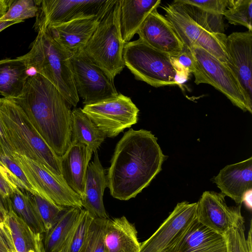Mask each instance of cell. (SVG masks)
Segmentation results:
<instances>
[{"mask_svg": "<svg viewBox=\"0 0 252 252\" xmlns=\"http://www.w3.org/2000/svg\"><path fill=\"white\" fill-rule=\"evenodd\" d=\"M107 12L52 25L47 29L54 41L72 56L82 50Z\"/></svg>", "mask_w": 252, "mask_h": 252, "instance_id": "17", "label": "cell"}, {"mask_svg": "<svg viewBox=\"0 0 252 252\" xmlns=\"http://www.w3.org/2000/svg\"><path fill=\"white\" fill-rule=\"evenodd\" d=\"M94 154V159L89 163L87 171L84 193L80 197L81 204L94 219H109L103 200L107 187L106 174L97 152Z\"/></svg>", "mask_w": 252, "mask_h": 252, "instance_id": "19", "label": "cell"}, {"mask_svg": "<svg viewBox=\"0 0 252 252\" xmlns=\"http://www.w3.org/2000/svg\"><path fill=\"white\" fill-rule=\"evenodd\" d=\"M14 0H0V18L7 11Z\"/></svg>", "mask_w": 252, "mask_h": 252, "instance_id": "42", "label": "cell"}, {"mask_svg": "<svg viewBox=\"0 0 252 252\" xmlns=\"http://www.w3.org/2000/svg\"><path fill=\"white\" fill-rule=\"evenodd\" d=\"M28 194L44 226L45 232L52 227L62 213L68 208L57 205L37 193L33 194L28 191Z\"/></svg>", "mask_w": 252, "mask_h": 252, "instance_id": "32", "label": "cell"}, {"mask_svg": "<svg viewBox=\"0 0 252 252\" xmlns=\"http://www.w3.org/2000/svg\"><path fill=\"white\" fill-rule=\"evenodd\" d=\"M229 67L237 78L249 104L252 107V31L234 32L227 36Z\"/></svg>", "mask_w": 252, "mask_h": 252, "instance_id": "15", "label": "cell"}, {"mask_svg": "<svg viewBox=\"0 0 252 252\" xmlns=\"http://www.w3.org/2000/svg\"><path fill=\"white\" fill-rule=\"evenodd\" d=\"M245 202V204L246 205L247 207L248 208V209L251 210L252 209V190L249 191L248 193H246L245 195L244 199L243 202Z\"/></svg>", "mask_w": 252, "mask_h": 252, "instance_id": "45", "label": "cell"}, {"mask_svg": "<svg viewBox=\"0 0 252 252\" xmlns=\"http://www.w3.org/2000/svg\"><path fill=\"white\" fill-rule=\"evenodd\" d=\"M109 219H94L78 252H104V238Z\"/></svg>", "mask_w": 252, "mask_h": 252, "instance_id": "34", "label": "cell"}, {"mask_svg": "<svg viewBox=\"0 0 252 252\" xmlns=\"http://www.w3.org/2000/svg\"><path fill=\"white\" fill-rule=\"evenodd\" d=\"M13 158L40 195L60 206L82 208L80 196L69 188L62 177L24 156L15 153Z\"/></svg>", "mask_w": 252, "mask_h": 252, "instance_id": "10", "label": "cell"}, {"mask_svg": "<svg viewBox=\"0 0 252 252\" xmlns=\"http://www.w3.org/2000/svg\"><path fill=\"white\" fill-rule=\"evenodd\" d=\"M137 34L147 44L170 57L178 56L184 47L171 23L157 8L147 16Z\"/></svg>", "mask_w": 252, "mask_h": 252, "instance_id": "16", "label": "cell"}, {"mask_svg": "<svg viewBox=\"0 0 252 252\" xmlns=\"http://www.w3.org/2000/svg\"><path fill=\"white\" fill-rule=\"evenodd\" d=\"M30 51L15 59L23 63L29 76L38 73L51 82L67 103L79 101L72 73L71 56L53 39L47 28H40Z\"/></svg>", "mask_w": 252, "mask_h": 252, "instance_id": "3", "label": "cell"}, {"mask_svg": "<svg viewBox=\"0 0 252 252\" xmlns=\"http://www.w3.org/2000/svg\"><path fill=\"white\" fill-rule=\"evenodd\" d=\"M119 26L125 44L130 41L150 12L158 8L160 0H119Z\"/></svg>", "mask_w": 252, "mask_h": 252, "instance_id": "23", "label": "cell"}, {"mask_svg": "<svg viewBox=\"0 0 252 252\" xmlns=\"http://www.w3.org/2000/svg\"><path fill=\"white\" fill-rule=\"evenodd\" d=\"M223 16L230 24L242 25L252 31V0H229Z\"/></svg>", "mask_w": 252, "mask_h": 252, "instance_id": "33", "label": "cell"}, {"mask_svg": "<svg viewBox=\"0 0 252 252\" xmlns=\"http://www.w3.org/2000/svg\"><path fill=\"white\" fill-rule=\"evenodd\" d=\"M197 203H178L156 232L141 243L139 252H170L196 218Z\"/></svg>", "mask_w": 252, "mask_h": 252, "instance_id": "13", "label": "cell"}, {"mask_svg": "<svg viewBox=\"0 0 252 252\" xmlns=\"http://www.w3.org/2000/svg\"><path fill=\"white\" fill-rule=\"evenodd\" d=\"M21 22H22V21H0V32L11 25Z\"/></svg>", "mask_w": 252, "mask_h": 252, "instance_id": "44", "label": "cell"}, {"mask_svg": "<svg viewBox=\"0 0 252 252\" xmlns=\"http://www.w3.org/2000/svg\"><path fill=\"white\" fill-rule=\"evenodd\" d=\"M9 252H16L15 250H14L13 249H9ZM35 252L31 251V252Z\"/></svg>", "mask_w": 252, "mask_h": 252, "instance_id": "47", "label": "cell"}, {"mask_svg": "<svg viewBox=\"0 0 252 252\" xmlns=\"http://www.w3.org/2000/svg\"><path fill=\"white\" fill-rule=\"evenodd\" d=\"M93 153L86 145L71 144L60 157L62 176L80 197L84 193L87 171Z\"/></svg>", "mask_w": 252, "mask_h": 252, "instance_id": "21", "label": "cell"}, {"mask_svg": "<svg viewBox=\"0 0 252 252\" xmlns=\"http://www.w3.org/2000/svg\"><path fill=\"white\" fill-rule=\"evenodd\" d=\"M191 50L196 63L194 83L208 84L224 94L233 105L243 111L252 113L244 91L234 72L224 63L202 48L192 46Z\"/></svg>", "mask_w": 252, "mask_h": 252, "instance_id": "7", "label": "cell"}, {"mask_svg": "<svg viewBox=\"0 0 252 252\" xmlns=\"http://www.w3.org/2000/svg\"><path fill=\"white\" fill-rule=\"evenodd\" d=\"M0 153L9 157H13L14 149L3 127L0 119Z\"/></svg>", "mask_w": 252, "mask_h": 252, "instance_id": "39", "label": "cell"}, {"mask_svg": "<svg viewBox=\"0 0 252 252\" xmlns=\"http://www.w3.org/2000/svg\"><path fill=\"white\" fill-rule=\"evenodd\" d=\"M176 1L194 22L206 31L213 33H223L224 25L222 15L207 11L184 0H176Z\"/></svg>", "mask_w": 252, "mask_h": 252, "instance_id": "29", "label": "cell"}, {"mask_svg": "<svg viewBox=\"0 0 252 252\" xmlns=\"http://www.w3.org/2000/svg\"><path fill=\"white\" fill-rule=\"evenodd\" d=\"M186 2L207 11L222 15L226 10L229 0H184Z\"/></svg>", "mask_w": 252, "mask_h": 252, "instance_id": "38", "label": "cell"}, {"mask_svg": "<svg viewBox=\"0 0 252 252\" xmlns=\"http://www.w3.org/2000/svg\"><path fill=\"white\" fill-rule=\"evenodd\" d=\"M212 179L221 193L242 204L246 193L252 189V157L225 166Z\"/></svg>", "mask_w": 252, "mask_h": 252, "instance_id": "18", "label": "cell"}, {"mask_svg": "<svg viewBox=\"0 0 252 252\" xmlns=\"http://www.w3.org/2000/svg\"><path fill=\"white\" fill-rule=\"evenodd\" d=\"M119 14V0H116L81 51L113 80L125 67Z\"/></svg>", "mask_w": 252, "mask_h": 252, "instance_id": "5", "label": "cell"}, {"mask_svg": "<svg viewBox=\"0 0 252 252\" xmlns=\"http://www.w3.org/2000/svg\"><path fill=\"white\" fill-rule=\"evenodd\" d=\"M116 0H35L38 10L35 29L77 19L95 16L107 12Z\"/></svg>", "mask_w": 252, "mask_h": 252, "instance_id": "11", "label": "cell"}, {"mask_svg": "<svg viewBox=\"0 0 252 252\" xmlns=\"http://www.w3.org/2000/svg\"><path fill=\"white\" fill-rule=\"evenodd\" d=\"M170 252H226L225 237L195 218Z\"/></svg>", "mask_w": 252, "mask_h": 252, "instance_id": "22", "label": "cell"}, {"mask_svg": "<svg viewBox=\"0 0 252 252\" xmlns=\"http://www.w3.org/2000/svg\"><path fill=\"white\" fill-rule=\"evenodd\" d=\"M225 196L221 193L204 191L196 202L195 214L199 222L222 235L242 216L241 204L228 206Z\"/></svg>", "mask_w": 252, "mask_h": 252, "instance_id": "14", "label": "cell"}, {"mask_svg": "<svg viewBox=\"0 0 252 252\" xmlns=\"http://www.w3.org/2000/svg\"><path fill=\"white\" fill-rule=\"evenodd\" d=\"M8 209L7 198L0 193V223L3 221Z\"/></svg>", "mask_w": 252, "mask_h": 252, "instance_id": "41", "label": "cell"}, {"mask_svg": "<svg viewBox=\"0 0 252 252\" xmlns=\"http://www.w3.org/2000/svg\"><path fill=\"white\" fill-rule=\"evenodd\" d=\"M38 10L35 0H14L0 21H19L35 17Z\"/></svg>", "mask_w": 252, "mask_h": 252, "instance_id": "36", "label": "cell"}, {"mask_svg": "<svg viewBox=\"0 0 252 252\" xmlns=\"http://www.w3.org/2000/svg\"><path fill=\"white\" fill-rule=\"evenodd\" d=\"M82 208L68 207L62 213L52 227L44 234L45 252H58L65 241Z\"/></svg>", "mask_w": 252, "mask_h": 252, "instance_id": "27", "label": "cell"}, {"mask_svg": "<svg viewBox=\"0 0 252 252\" xmlns=\"http://www.w3.org/2000/svg\"><path fill=\"white\" fill-rule=\"evenodd\" d=\"M14 189L0 171V193L1 195L5 198H7Z\"/></svg>", "mask_w": 252, "mask_h": 252, "instance_id": "40", "label": "cell"}, {"mask_svg": "<svg viewBox=\"0 0 252 252\" xmlns=\"http://www.w3.org/2000/svg\"><path fill=\"white\" fill-rule=\"evenodd\" d=\"M104 252H139L141 243L134 225L125 216L108 220L104 238Z\"/></svg>", "mask_w": 252, "mask_h": 252, "instance_id": "24", "label": "cell"}, {"mask_svg": "<svg viewBox=\"0 0 252 252\" xmlns=\"http://www.w3.org/2000/svg\"><path fill=\"white\" fill-rule=\"evenodd\" d=\"M13 99L47 144L62 157L71 145L72 110L57 88L36 73L28 78L21 94Z\"/></svg>", "mask_w": 252, "mask_h": 252, "instance_id": "2", "label": "cell"}, {"mask_svg": "<svg viewBox=\"0 0 252 252\" xmlns=\"http://www.w3.org/2000/svg\"><path fill=\"white\" fill-rule=\"evenodd\" d=\"M158 138L145 129L130 128L117 143L106 174L111 196L118 200L135 197L162 170L166 159Z\"/></svg>", "mask_w": 252, "mask_h": 252, "instance_id": "1", "label": "cell"}, {"mask_svg": "<svg viewBox=\"0 0 252 252\" xmlns=\"http://www.w3.org/2000/svg\"><path fill=\"white\" fill-rule=\"evenodd\" d=\"M171 61L176 70L175 80L180 87L188 79L190 74L194 76L196 74L195 61L189 48L184 46L182 52L177 57H171Z\"/></svg>", "mask_w": 252, "mask_h": 252, "instance_id": "35", "label": "cell"}, {"mask_svg": "<svg viewBox=\"0 0 252 252\" xmlns=\"http://www.w3.org/2000/svg\"><path fill=\"white\" fill-rule=\"evenodd\" d=\"M123 58L125 66L138 80L156 88L177 85L169 55L140 38L124 44Z\"/></svg>", "mask_w": 252, "mask_h": 252, "instance_id": "6", "label": "cell"}, {"mask_svg": "<svg viewBox=\"0 0 252 252\" xmlns=\"http://www.w3.org/2000/svg\"><path fill=\"white\" fill-rule=\"evenodd\" d=\"M75 86L85 105L115 96L118 93L111 79L81 52L71 57Z\"/></svg>", "mask_w": 252, "mask_h": 252, "instance_id": "12", "label": "cell"}, {"mask_svg": "<svg viewBox=\"0 0 252 252\" xmlns=\"http://www.w3.org/2000/svg\"><path fill=\"white\" fill-rule=\"evenodd\" d=\"M245 220L242 216L224 234L226 252H250L245 235Z\"/></svg>", "mask_w": 252, "mask_h": 252, "instance_id": "37", "label": "cell"}, {"mask_svg": "<svg viewBox=\"0 0 252 252\" xmlns=\"http://www.w3.org/2000/svg\"><path fill=\"white\" fill-rule=\"evenodd\" d=\"M83 112L106 137L114 138L138 121L139 110L131 98L122 94L85 105Z\"/></svg>", "mask_w": 252, "mask_h": 252, "instance_id": "9", "label": "cell"}, {"mask_svg": "<svg viewBox=\"0 0 252 252\" xmlns=\"http://www.w3.org/2000/svg\"><path fill=\"white\" fill-rule=\"evenodd\" d=\"M8 209L0 223V231L9 249L17 252H45L43 234L35 233L8 204Z\"/></svg>", "mask_w": 252, "mask_h": 252, "instance_id": "20", "label": "cell"}, {"mask_svg": "<svg viewBox=\"0 0 252 252\" xmlns=\"http://www.w3.org/2000/svg\"><path fill=\"white\" fill-rule=\"evenodd\" d=\"M93 220L86 210L82 209L65 241L58 252H78L87 237Z\"/></svg>", "mask_w": 252, "mask_h": 252, "instance_id": "31", "label": "cell"}, {"mask_svg": "<svg viewBox=\"0 0 252 252\" xmlns=\"http://www.w3.org/2000/svg\"><path fill=\"white\" fill-rule=\"evenodd\" d=\"M29 75L25 64L14 59L0 61V94L14 99L22 94Z\"/></svg>", "mask_w": 252, "mask_h": 252, "instance_id": "26", "label": "cell"}, {"mask_svg": "<svg viewBox=\"0 0 252 252\" xmlns=\"http://www.w3.org/2000/svg\"><path fill=\"white\" fill-rule=\"evenodd\" d=\"M246 243L250 252H252V221H251L250 230L249 231L248 238L246 239Z\"/></svg>", "mask_w": 252, "mask_h": 252, "instance_id": "46", "label": "cell"}, {"mask_svg": "<svg viewBox=\"0 0 252 252\" xmlns=\"http://www.w3.org/2000/svg\"><path fill=\"white\" fill-rule=\"evenodd\" d=\"M0 171L14 189H25L37 193L13 157L0 153Z\"/></svg>", "mask_w": 252, "mask_h": 252, "instance_id": "30", "label": "cell"}, {"mask_svg": "<svg viewBox=\"0 0 252 252\" xmlns=\"http://www.w3.org/2000/svg\"><path fill=\"white\" fill-rule=\"evenodd\" d=\"M106 137L81 108L72 110L71 144L86 145L94 153L97 152Z\"/></svg>", "mask_w": 252, "mask_h": 252, "instance_id": "25", "label": "cell"}, {"mask_svg": "<svg viewBox=\"0 0 252 252\" xmlns=\"http://www.w3.org/2000/svg\"><path fill=\"white\" fill-rule=\"evenodd\" d=\"M8 204L15 214L36 233H45L44 226L32 206L28 190L16 189L7 197Z\"/></svg>", "mask_w": 252, "mask_h": 252, "instance_id": "28", "label": "cell"}, {"mask_svg": "<svg viewBox=\"0 0 252 252\" xmlns=\"http://www.w3.org/2000/svg\"><path fill=\"white\" fill-rule=\"evenodd\" d=\"M0 119L15 153L62 177L60 157L47 144L22 108L11 98H0Z\"/></svg>", "mask_w": 252, "mask_h": 252, "instance_id": "4", "label": "cell"}, {"mask_svg": "<svg viewBox=\"0 0 252 252\" xmlns=\"http://www.w3.org/2000/svg\"><path fill=\"white\" fill-rule=\"evenodd\" d=\"M0 252H9L7 244L0 229Z\"/></svg>", "mask_w": 252, "mask_h": 252, "instance_id": "43", "label": "cell"}, {"mask_svg": "<svg viewBox=\"0 0 252 252\" xmlns=\"http://www.w3.org/2000/svg\"><path fill=\"white\" fill-rule=\"evenodd\" d=\"M161 8L185 46L190 49L193 45L198 46L221 62L227 64L229 63L225 34L210 32L202 28L186 14L176 0Z\"/></svg>", "mask_w": 252, "mask_h": 252, "instance_id": "8", "label": "cell"}]
</instances>
